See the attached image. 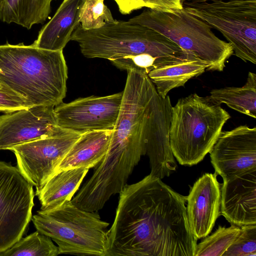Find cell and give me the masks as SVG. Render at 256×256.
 I'll return each instance as SVG.
<instances>
[{"instance_id":"1","label":"cell","mask_w":256,"mask_h":256,"mask_svg":"<svg viewBox=\"0 0 256 256\" xmlns=\"http://www.w3.org/2000/svg\"><path fill=\"white\" fill-rule=\"evenodd\" d=\"M186 198L150 174L120 193L106 256H194Z\"/></svg>"},{"instance_id":"2","label":"cell","mask_w":256,"mask_h":256,"mask_svg":"<svg viewBox=\"0 0 256 256\" xmlns=\"http://www.w3.org/2000/svg\"><path fill=\"white\" fill-rule=\"evenodd\" d=\"M68 77L62 50L23 43L0 45V87L22 98L30 107L62 103Z\"/></svg>"},{"instance_id":"3","label":"cell","mask_w":256,"mask_h":256,"mask_svg":"<svg viewBox=\"0 0 256 256\" xmlns=\"http://www.w3.org/2000/svg\"><path fill=\"white\" fill-rule=\"evenodd\" d=\"M71 40L78 43L86 58L110 60L126 56L148 54L157 60L160 68L196 58L162 34L130 20H115L92 30H85L80 24Z\"/></svg>"},{"instance_id":"4","label":"cell","mask_w":256,"mask_h":256,"mask_svg":"<svg viewBox=\"0 0 256 256\" xmlns=\"http://www.w3.org/2000/svg\"><path fill=\"white\" fill-rule=\"evenodd\" d=\"M230 116L208 96L197 94L180 98L172 106L170 147L182 165L192 166L210 152Z\"/></svg>"},{"instance_id":"5","label":"cell","mask_w":256,"mask_h":256,"mask_svg":"<svg viewBox=\"0 0 256 256\" xmlns=\"http://www.w3.org/2000/svg\"><path fill=\"white\" fill-rule=\"evenodd\" d=\"M36 230L58 245L59 254L106 256L109 223L97 212L83 210L66 200L46 210H38L31 220Z\"/></svg>"},{"instance_id":"6","label":"cell","mask_w":256,"mask_h":256,"mask_svg":"<svg viewBox=\"0 0 256 256\" xmlns=\"http://www.w3.org/2000/svg\"><path fill=\"white\" fill-rule=\"evenodd\" d=\"M129 20L165 36L205 62L207 70L222 71L234 54L230 42L220 39L210 25L183 8L168 10L148 8Z\"/></svg>"},{"instance_id":"7","label":"cell","mask_w":256,"mask_h":256,"mask_svg":"<svg viewBox=\"0 0 256 256\" xmlns=\"http://www.w3.org/2000/svg\"><path fill=\"white\" fill-rule=\"evenodd\" d=\"M183 8L217 30L244 62L256 64V0H182Z\"/></svg>"},{"instance_id":"8","label":"cell","mask_w":256,"mask_h":256,"mask_svg":"<svg viewBox=\"0 0 256 256\" xmlns=\"http://www.w3.org/2000/svg\"><path fill=\"white\" fill-rule=\"evenodd\" d=\"M33 186L17 166L0 161V253L24 234L34 206Z\"/></svg>"},{"instance_id":"9","label":"cell","mask_w":256,"mask_h":256,"mask_svg":"<svg viewBox=\"0 0 256 256\" xmlns=\"http://www.w3.org/2000/svg\"><path fill=\"white\" fill-rule=\"evenodd\" d=\"M82 134L62 128L58 133L8 149L14 152L17 168L38 193L54 174L60 162Z\"/></svg>"},{"instance_id":"10","label":"cell","mask_w":256,"mask_h":256,"mask_svg":"<svg viewBox=\"0 0 256 256\" xmlns=\"http://www.w3.org/2000/svg\"><path fill=\"white\" fill-rule=\"evenodd\" d=\"M123 92L103 96L78 98L54 108L57 126L83 134L112 130L119 115Z\"/></svg>"},{"instance_id":"11","label":"cell","mask_w":256,"mask_h":256,"mask_svg":"<svg viewBox=\"0 0 256 256\" xmlns=\"http://www.w3.org/2000/svg\"><path fill=\"white\" fill-rule=\"evenodd\" d=\"M210 153L216 173L223 180L256 167V128L222 131Z\"/></svg>"},{"instance_id":"12","label":"cell","mask_w":256,"mask_h":256,"mask_svg":"<svg viewBox=\"0 0 256 256\" xmlns=\"http://www.w3.org/2000/svg\"><path fill=\"white\" fill-rule=\"evenodd\" d=\"M54 106H34L0 116V150L55 134Z\"/></svg>"},{"instance_id":"13","label":"cell","mask_w":256,"mask_h":256,"mask_svg":"<svg viewBox=\"0 0 256 256\" xmlns=\"http://www.w3.org/2000/svg\"><path fill=\"white\" fill-rule=\"evenodd\" d=\"M220 206L232 224H256V167L223 180Z\"/></svg>"},{"instance_id":"14","label":"cell","mask_w":256,"mask_h":256,"mask_svg":"<svg viewBox=\"0 0 256 256\" xmlns=\"http://www.w3.org/2000/svg\"><path fill=\"white\" fill-rule=\"evenodd\" d=\"M190 230L197 238L211 232L220 214V190L216 174L206 173L194 184L187 197Z\"/></svg>"},{"instance_id":"15","label":"cell","mask_w":256,"mask_h":256,"mask_svg":"<svg viewBox=\"0 0 256 256\" xmlns=\"http://www.w3.org/2000/svg\"><path fill=\"white\" fill-rule=\"evenodd\" d=\"M83 0H64L50 20L40 31L32 44L39 48L63 50L80 24Z\"/></svg>"},{"instance_id":"16","label":"cell","mask_w":256,"mask_h":256,"mask_svg":"<svg viewBox=\"0 0 256 256\" xmlns=\"http://www.w3.org/2000/svg\"><path fill=\"white\" fill-rule=\"evenodd\" d=\"M112 134V130L82 134L60 162L55 174L72 168H95L107 153Z\"/></svg>"},{"instance_id":"17","label":"cell","mask_w":256,"mask_h":256,"mask_svg":"<svg viewBox=\"0 0 256 256\" xmlns=\"http://www.w3.org/2000/svg\"><path fill=\"white\" fill-rule=\"evenodd\" d=\"M88 170L84 168H72L52 176L35 194L41 204L40 210H48L66 200H72Z\"/></svg>"},{"instance_id":"18","label":"cell","mask_w":256,"mask_h":256,"mask_svg":"<svg viewBox=\"0 0 256 256\" xmlns=\"http://www.w3.org/2000/svg\"><path fill=\"white\" fill-rule=\"evenodd\" d=\"M208 68L205 62L197 58L158 68L148 75L158 94L164 98L170 90L184 86L189 80L202 74Z\"/></svg>"},{"instance_id":"19","label":"cell","mask_w":256,"mask_h":256,"mask_svg":"<svg viewBox=\"0 0 256 256\" xmlns=\"http://www.w3.org/2000/svg\"><path fill=\"white\" fill-rule=\"evenodd\" d=\"M53 0H4L0 8V19L28 30L48 18Z\"/></svg>"},{"instance_id":"20","label":"cell","mask_w":256,"mask_h":256,"mask_svg":"<svg viewBox=\"0 0 256 256\" xmlns=\"http://www.w3.org/2000/svg\"><path fill=\"white\" fill-rule=\"evenodd\" d=\"M208 97L216 104H225L232 109L256 118V74L248 72L246 82L242 87L213 89Z\"/></svg>"},{"instance_id":"21","label":"cell","mask_w":256,"mask_h":256,"mask_svg":"<svg viewBox=\"0 0 256 256\" xmlns=\"http://www.w3.org/2000/svg\"><path fill=\"white\" fill-rule=\"evenodd\" d=\"M59 250L49 236L38 230L22 236L0 256H56Z\"/></svg>"},{"instance_id":"22","label":"cell","mask_w":256,"mask_h":256,"mask_svg":"<svg viewBox=\"0 0 256 256\" xmlns=\"http://www.w3.org/2000/svg\"><path fill=\"white\" fill-rule=\"evenodd\" d=\"M240 229L234 224L228 228L219 226L212 234L204 237L196 244L194 256H222L238 237Z\"/></svg>"},{"instance_id":"23","label":"cell","mask_w":256,"mask_h":256,"mask_svg":"<svg viewBox=\"0 0 256 256\" xmlns=\"http://www.w3.org/2000/svg\"><path fill=\"white\" fill-rule=\"evenodd\" d=\"M114 20L104 0H83L80 12V25L83 29H98Z\"/></svg>"},{"instance_id":"24","label":"cell","mask_w":256,"mask_h":256,"mask_svg":"<svg viewBox=\"0 0 256 256\" xmlns=\"http://www.w3.org/2000/svg\"><path fill=\"white\" fill-rule=\"evenodd\" d=\"M240 228L238 236L222 256H256V224Z\"/></svg>"},{"instance_id":"25","label":"cell","mask_w":256,"mask_h":256,"mask_svg":"<svg viewBox=\"0 0 256 256\" xmlns=\"http://www.w3.org/2000/svg\"><path fill=\"white\" fill-rule=\"evenodd\" d=\"M29 108L22 98L0 89V112L10 113Z\"/></svg>"},{"instance_id":"26","label":"cell","mask_w":256,"mask_h":256,"mask_svg":"<svg viewBox=\"0 0 256 256\" xmlns=\"http://www.w3.org/2000/svg\"><path fill=\"white\" fill-rule=\"evenodd\" d=\"M146 8L158 10L182 9V0H143Z\"/></svg>"},{"instance_id":"27","label":"cell","mask_w":256,"mask_h":256,"mask_svg":"<svg viewBox=\"0 0 256 256\" xmlns=\"http://www.w3.org/2000/svg\"><path fill=\"white\" fill-rule=\"evenodd\" d=\"M117 4L120 12L128 14L132 11L146 7L143 0H114Z\"/></svg>"},{"instance_id":"28","label":"cell","mask_w":256,"mask_h":256,"mask_svg":"<svg viewBox=\"0 0 256 256\" xmlns=\"http://www.w3.org/2000/svg\"><path fill=\"white\" fill-rule=\"evenodd\" d=\"M186 0L193 2H208V1H212L213 0Z\"/></svg>"},{"instance_id":"29","label":"cell","mask_w":256,"mask_h":256,"mask_svg":"<svg viewBox=\"0 0 256 256\" xmlns=\"http://www.w3.org/2000/svg\"><path fill=\"white\" fill-rule=\"evenodd\" d=\"M4 0H0V8L3 2L4 1Z\"/></svg>"},{"instance_id":"30","label":"cell","mask_w":256,"mask_h":256,"mask_svg":"<svg viewBox=\"0 0 256 256\" xmlns=\"http://www.w3.org/2000/svg\"><path fill=\"white\" fill-rule=\"evenodd\" d=\"M1 88L0 87V89Z\"/></svg>"}]
</instances>
